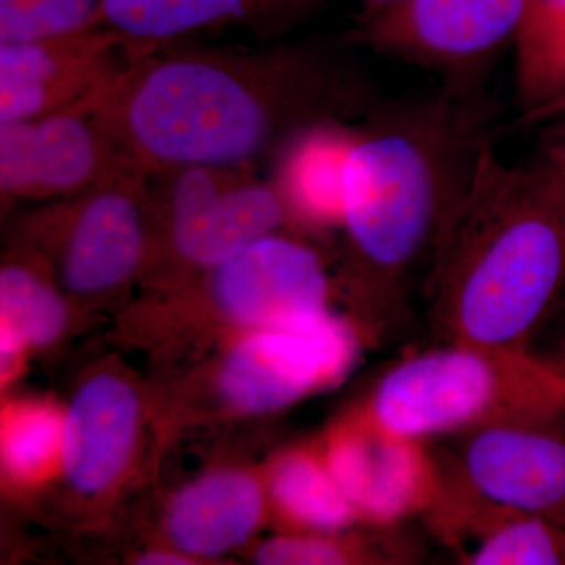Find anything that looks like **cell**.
<instances>
[{
  "instance_id": "6da1fadb",
  "label": "cell",
  "mask_w": 565,
  "mask_h": 565,
  "mask_svg": "<svg viewBox=\"0 0 565 565\" xmlns=\"http://www.w3.org/2000/svg\"><path fill=\"white\" fill-rule=\"evenodd\" d=\"M345 39L258 47L191 41L141 55L92 104L145 174L255 167L329 122L362 121L384 98Z\"/></svg>"
},
{
  "instance_id": "7a4b0ae2",
  "label": "cell",
  "mask_w": 565,
  "mask_h": 565,
  "mask_svg": "<svg viewBox=\"0 0 565 565\" xmlns=\"http://www.w3.org/2000/svg\"><path fill=\"white\" fill-rule=\"evenodd\" d=\"M498 120L489 93L437 87L384 96L356 126L344 174L345 275L384 326L407 307L416 269L433 262L482 156L497 143Z\"/></svg>"
},
{
  "instance_id": "3957f363",
  "label": "cell",
  "mask_w": 565,
  "mask_h": 565,
  "mask_svg": "<svg viewBox=\"0 0 565 565\" xmlns=\"http://www.w3.org/2000/svg\"><path fill=\"white\" fill-rule=\"evenodd\" d=\"M441 343L533 352L565 299V182L552 163H511L497 143L427 267Z\"/></svg>"
},
{
  "instance_id": "277c9868",
  "label": "cell",
  "mask_w": 565,
  "mask_h": 565,
  "mask_svg": "<svg viewBox=\"0 0 565 565\" xmlns=\"http://www.w3.org/2000/svg\"><path fill=\"white\" fill-rule=\"evenodd\" d=\"M362 414L415 440L565 414V373L535 352L441 343L390 367Z\"/></svg>"
},
{
  "instance_id": "5b68a950",
  "label": "cell",
  "mask_w": 565,
  "mask_h": 565,
  "mask_svg": "<svg viewBox=\"0 0 565 565\" xmlns=\"http://www.w3.org/2000/svg\"><path fill=\"white\" fill-rule=\"evenodd\" d=\"M526 0H388L362 7L345 39L459 95H482L512 52Z\"/></svg>"
},
{
  "instance_id": "8992f818",
  "label": "cell",
  "mask_w": 565,
  "mask_h": 565,
  "mask_svg": "<svg viewBox=\"0 0 565 565\" xmlns=\"http://www.w3.org/2000/svg\"><path fill=\"white\" fill-rule=\"evenodd\" d=\"M177 255L212 269L291 222L273 180L252 167L189 166L147 174Z\"/></svg>"
},
{
  "instance_id": "52a82bcc",
  "label": "cell",
  "mask_w": 565,
  "mask_h": 565,
  "mask_svg": "<svg viewBox=\"0 0 565 565\" xmlns=\"http://www.w3.org/2000/svg\"><path fill=\"white\" fill-rule=\"evenodd\" d=\"M359 353L355 330L330 310L252 330L223 364V397L247 414L280 411L340 384Z\"/></svg>"
},
{
  "instance_id": "ba28073f",
  "label": "cell",
  "mask_w": 565,
  "mask_h": 565,
  "mask_svg": "<svg viewBox=\"0 0 565 565\" xmlns=\"http://www.w3.org/2000/svg\"><path fill=\"white\" fill-rule=\"evenodd\" d=\"M455 438L451 455L440 460L460 484L565 525V414L490 424Z\"/></svg>"
},
{
  "instance_id": "9c48e42d",
  "label": "cell",
  "mask_w": 565,
  "mask_h": 565,
  "mask_svg": "<svg viewBox=\"0 0 565 565\" xmlns=\"http://www.w3.org/2000/svg\"><path fill=\"white\" fill-rule=\"evenodd\" d=\"M134 170L92 106L0 125V189L9 199H73Z\"/></svg>"
},
{
  "instance_id": "30bf717a",
  "label": "cell",
  "mask_w": 565,
  "mask_h": 565,
  "mask_svg": "<svg viewBox=\"0 0 565 565\" xmlns=\"http://www.w3.org/2000/svg\"><path fill=\"white\" fill-rule=\"evenodd\" d=\"M140 57L120 33L104 28L0 43V125L92 106Z\"/></svg>"
},
{
  "instance_id": "8fae6325",
  "label": "cell",
  "mask_w": 565,
  "mask_h": 565,
  "mask_svg": "<svg viewBox=\"0 0 565 565\" xmlns=\"http://www.w3.org/2000/svg\"><path fill=\"white\" fill-rule=\"evenodd\" d=\"M323 457L360 522L381 530L426 515L444 490V465L427 441L386 433L362 412L330 437Z\"/></svg>"
},
{
  "instance_id": "7c38bea8",
  "label": "cell",
  "mask_w": 565,
  "mask_h": 565,
  "mask_svg": "<svg viewBox=\"0 0 565 565\" xmlns=\"http://www.w3.org/2000/svg\"><path fill=\"white\" fill-rule=\"evenodd\" d=\"M62 218L58 275L76 294L111 291L131 280L148 252L152 206L147 174L134 170L73 196Z\"/></svg>"
},
{
  "instance_id": "4fadbf2b",
  "label": "cell",
  "mask_w": 565,
  "mask_h": 565,
  "mask_svg": "<svg viewBox=\"0 0 565 565\" xmlns=\"http://www.w3.org/2000/svg\"><path fill=\"white\" fill-rule=\"evenodd\" d=\"M211 270L215 303L252 330L329 310L330 277L322 256L288 234L262 237Z\"/></svg>"
},
{
  "instance_id": "5bb4252c",
  "label": "cell",
  "mask_w": 565,
  "mask_h": 565,
  "mask_svg": "<svg viewBox=\"0 0 565 565\" xmlns=\"http://www.w3.org/2000/svg\"><path fill=\"white\" fill-rule=\"evenodd\" d=\"M445 484L424 515L467 565H565V525L484 500L445 470Z\"/></svg>"
},
{
  "instance_id": "9a60e30c",
  "label": "cell",
  "mask_w": 565,
  "mask_h": 565,
  "mask_svg": "<svg viewBox=\"0 0 565 565\" xmlns=\"http://www.w3.org/2000/svg\"><path fill=\"white\" fill-rule=\"evenodd\" d=\"M313 9L308 0H103L95 28L120 33L145 55L226 25L278 35Z\"/></svg>"
},
{
  "instance_id": "2e32d148",
  "label": "cell",
  "mask_w": 565,
  "mask_h": 565,
  "mask_svg": "<svg viewBox=\"0 0 565 565\" xmlns=\"http://www.w3.org/2000/svg\"><path fill=\"white\" fill-rule=\"evenodd\" d=\"M139 426V401L120 377L102 374L82 386L63 416L61 462L77 492L102 493L128 465Z\"/></svg>"
},
{
  "instance_id": "e0dca14e",
  "label": "cell",
  "mask_w": 565,
  "mask_h": 565,
  "mask_svg": "<svg viewBox=\"0 0 565 565\" xmlns=\"http://www.w3.org/2000/svg\"><path fill=\"white\" fill-rule=\"evenodd\" d=\"M359 122L318 126L278 152L270 180L280 192L291 222L319 230L341 228L345 163Z\"/></svg>"
},
{
  "instance_id": "ac0fdd59",
  "label": "cell",
  "mask_w": 565,
  "mask_h": 565,
  "mask_svg": "<svg viewBox=\"0 0 565 565\" xmlns=\"http://www.w3.org/2000/svg\"><path fill=\"white\" fill-rule=\"evenodd\" d=\"M264 494L250 475L221 471L185 487L169 512V531L182 552L217 556L244 544L262 522Z\"/></svg>"
},
{
  "instance_id": "d6986e66",
  "label": "cell",
  "mask_w": 565,
  "mask_h": 565,
  "mask_svg": "<svg viewBox=\"0 0 565 565\" xmlns=\"http://www.w3.org/2000/svg\"><path fill=\"white\" fill-rule=\"evenodd\" d=\"M516 121L523 128L565 118V0H526L514 47Z\"/></svg>"
},
{
  "instance_id": "ffe728a7",
  "label": "cell",
  "mask_w": 565,
  "mask_h": 565,
  "mask_svg": "<svg viewBox=\"0 0 565 565\" xmlns=\"http://www.w3.org/2000/svg\"><path fill=\"white\" fill-rule=\"evenodd\" d=\"M269 492L278 511L294 525L307 530L330 534L360 522L323 455L308 451L282 455L270 471Z\"/></svg>"
},
{
  "instance_id": "44dd1931",
  "label": "cell",
  "mask_w": 565,
  "mask_h": 565,
  "mask_svg": "<svg viewBox=\"0 0 565 565\" xmlns=\"http://www.w3.org/2000/svg\"><path fill=\"white\" fill-rule=\"evenodd\" d=\"M2 327L25 345L57 340L66 323V307L57 291L24 264H7L0 273Z\"/></svg>"
},
{
  "instance_id": "7402d4cb",
  "label": "cell",
  "mask_w": 565,
  "mask_h": 565,
  "mask_svg": "<svg viewBox=\"0 0 565 565\" xmlns=\"http://www.w3.org/2000/svg\"><path fill=\"white\" fill-rule=\"evenodd\" d=\"M414 555L403 541H338L329 535H280L259 546L256 563L264 565L407 564Z\"/></svg>"
},
{
  "instance_id": "603a6c76",
  "label": "cell",
  "mask_w": 565,
  "mask_h": 565,
  "mask_svg": "<svg viewBox=\"0 0 565 565\" xmlns=\"http://www.w3.org/2000/svg\"><path fill=\"white\" fill-rule=\"evenodd\" d=\"M103 0H0V43L73 35L95 28Z\"/></svg>"
},
{
  "instance_id": "cb8c5ba5",
  "label": "cell",
  "mask_w": 565,
  "mask_h": 565,
  "mask_svg": "<svg viewBox=\"0 0 565 565\" xmlns=\"http://www.w3.org/2000/svg\"><path fill=\"white\" fill-rule=\"evenodd\" d=\"M63 418L44 404L14 408L3 426V462L11 475L32 479L61 457Z\"/></svg>"
},
{
  "instance_id": "d4e9b609",
  "label": "cell",
  "mask_w": 565,
  "mask_h": 565,
  "mask_svg": "<svg viewBox=\"0 0 565 565\" xmlns=\"http://www.w3.org/2000/svg\"><path fill=\"white\" fill-rule=\"evenodd\" d=\"M542 152V159L553 166L565 163V118L545 126Z\"/></svg>"
},
{
  "instance_id": "484cf974",
  "label": "cell",
  "mask_w": 565,
  "mask_h": 565,
  "mask_svg": "<svg viewBox=\"0 0 565 565\" xmlns=\"http://www.w3.org/2000/svg\"><path fill=\"white\" fill-rule=\"evenodd\" d=\"M556 316H561V318H563V321H561L559 332H557L556 343L553 345L552 352H550L548 355L542 356V359L555 364L557 370L565 373V299L563 305H561L559 310H557Z\"/></svg>"
},
{
  "instance_id": "4316f807",
  "label": "cell",
  "mask_w": 565,
  "mask_h": 565,
  "mask_svg": "<svg viewBox=\"0 0 565 565\" xmlns=\"http://www.w3.org/2000/svg\"><path fill=\"white\" fill-rule=\"evenodd\" d=\"M184 556L174 555V553L152 552L148 553L140 559V564H154V565H173V564H188Z\"/></svg>"
},
{
  "instance_id": "83f0119b",
  "label": "cell",
  "mask_w": 565,
  "mask_h": 565,
  "mask_svg": "<svg viewBox=\"0 0 565 565\" xmlns=\"http://www.w3.org/2000/svg\"><path fill=\"white\" fill-rule=\"evenodd\" d=\"M308 2L316 7L321 0H308ZM360 2H362V7H375L382 6V3L388 2V0H360Z\"/></svg>"
},
{
  "instance_id": "f1b7e54d",
  "label": "cell",
  "mask_w": 565,
  "mask_h": 565,
  "mask_svg": "<svg viewBox=\"0 0 565 565\" xmlns=\"http://www.w3.org/2000/svg\"><path fill=\"white\" fill-rule=\"evenodd\" d=\"M552 166H553V163H552ZM553 167H555L556 172L559 173L561 180H563L565 182V163H561V166H553Z\"/></svg>"
}]
</instances>
